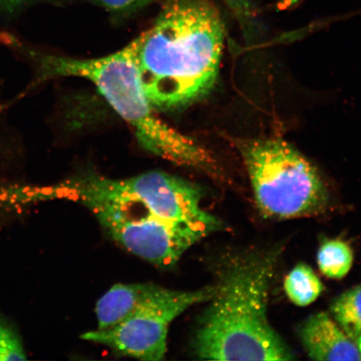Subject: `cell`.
<instances>
[{"label": "cell", "instance_id": "cell-9", "mask_svg": "<svg viewBox=\"0 0 361 361\" xmlns=\"http://www.w3.org/2000/svg\"><path fill=\"white\" fill-rule=\"evenodd\" d=\"M10 102L6 100L0 85V179L4 171L20 165L24 160L25 148L20 135L8 115Z\"/></svg>", "mask_w": 361, "mask_h": 361}, {"label": "cell", "instance_id": "cell-10", "mask_svg": "<svg viewBox=\"0 0 361 361\" xmlns=\"http://www.w3.org/2000/svg\"><path fill=\"white\" fill-rule=\"evenodd\" d=\"M284 290L293 304L304 307L318 299L324 290V286L310 266L300 264L284 281Z\"/></svg>", "mask_w": 361, "mask_h": 361}, {"label": "cell", "instance_id": "cell-16", "mask_svg": "<svg viewBox=\"0 0 361 361\" xmlns=\"http://www.w3.org/2000/svg\"><path fill=\"white\" fill-rule=\"evenodd\" d=\"M243 26H248L254 18L255 11L252 0H223Z\"/></svg>", "mask_w": 361, "mask_h": 361}, {"label": "cell", "instance_id": "cell-13", "mask_svg": "<svg viewBox=\"0 0 361 361\" xmlns=\"http://www.w3.org/2000/svg\"><path fill=\"white\" fill-rule=\"evenodd\" d=\"M25 360L27 352L19 333L0 314V361Z\"/></svg>", "mask_w": 361, "mask_h": 361}, {"label": "cell", "instance_id": "cell-4", "mask_svg": "<svg viewBox=\"0 0 361 361\" xmlns=\"http://www.w3.org/2000/svg\"><path fill=\"white\" fill-rule=\"evenodd\" d=\"M275 261L274 255H252L232 260L221 271L210 305L197 323L192 342L198 358L295 359L267 318Z\"/></svg>", "mask_w": 361, "mask_h": 361}, {"label": "cell", "instance_id": "cell-11", "mask_svg": "<svg viewBox=\"0 0 361 361\" xmlns=\"http://www.w3.org/2000/svg\"><path fill=\"white\" fill-rule=\"evenodd\" d=\"M331 310L338 326L357 344L361 337V284L338 296Z\"/></svg>", "mask_w": 361, "mask_h": 361}, {"label": "cell", "instance_id": "cell-5", "mask_svg": "<svg viewBox=\"0 0 361 361\" xmlns=\"http://www.w3.org/2000/svg\"><path fill=\"white\" fill-rule=\"evenodd\" d=\"M255 202L267 218L290 219L319 215L329 193L317 169L279 138L237 139Z\"/></svg>", "mask_w": 361, "mask_h": 361}, {"label": "cell", "instance_id": "cell-12", "mask_svg": "<svg viewBox=\"0 0 361 361\" xmlns=\"http://www.w3.org/2000/svg\"><path fill=\"white\" fill-rule=\"evenodd\" d=\"M353 261V252L345 242L327 239L319 247L317 263L320 272L327 278H344L350 272Z\"/></svg>", "mask_w": 361, "mask_h": 361}, {"label": "cell", "instance_id": "cell-14", "mask_svg": "<svg viewBox=\"0 0 361 361\" xmlns=\"http://www.w3.org/2000/svg\"><path fill=\"white\" fill-rule=\"evenodd\" d=\"M59 0H0V20L11 21L30 8L42 4H55Z\"/></svg>", "mask_w": 361, "mask_h": 361}, {"label": "cell", "instance_id": "cell-6", "mask_svg": "<svg viewBox=\"0 0 361 361\" xmlns=\"http://www.w3.org/2000/svg\"><path fill=\"white\" fill-rule=\"evenodd\" d=\"M214 291V286L195 291L158 286L123 322L85 333L81 338L105 345L120 355L147 361L164 360L170 324L192 305L209 301Z\"/></svg>", "mask_w": 361, "mask_h": 361}, {"label": "cell", "instance_id": "cell-3", "mask_svg": "<svg viewBox=\"0 0 361 361\" xmlns=\"http://www.w3.org/2000/svg\"><path fill=\"white\" fill-rule=\"evenodd\" d=\"M8 49L32 71L20 94L26 97L49 80L79 78L96 85L117 114L134 130L140 145L173 164L218 177L219 168L209 152L195 140L166 124L155 114L142 87L133 42L109 56L79 59L44 51L20 36Z\"/></svg>", "mask_w": 361, "mask_h": 361}, {"label": "cell", "instance_id": "cell-2", "mask_svg": "<svg viewBox=\"0 0 361 361\" xmlns=\"http://www.w3.org/2000/svg\"><path fill=\"white\" fill-rule=\"evenodd\" d=\"M224 37L222 18L209 0H166L151 28L133 40L142 87L156 111L182 110L211 92Z\"/></svg>", "mask_w": 361, "mask_h": 361}, {"label": "cell", "instance_id": "cell-1", "mask_svg": "<svg viewBox=\"0 0 361 361\" xmlns=\"http://www.w3.org/2000/svg\"><path fill=\"white\" fill-rule=\"evenodd\" d=\"M43 191L47 201L87 207L113 240L161 269L173 267L189 248L223 228L202 209L200 187L161 171L124 179L81 171Z\"/></svg>", "mask_w": 361, "mask_h": 361}, {"label": "cell", "instance_id": "cell-8", "mask_svg": "<svg viewBox=\"0 0 361 361\" xmlns=\"http://www.w3.org/2000/svg\"><path fill=\"white\" fill-rule=\"evenodd\" d=\"M158 286L153 283H118L98 300L96 307L98 329H106L123 322L140 303L152 295Z\"/></svg>", "mask_w": 361, "mask_h": 361}, {"label": "cell", "instance_id": "cell-17", "mask_svg": "<svg viewBox=\"0 0 361 361\" xmlns=\"http://www.w3.org/2000/svg\"><path fill=\"white\" fill-rule=\"evenodd\" d=\"M357 345L361 355V337L359 338V341H357Z\"/></svg>", "mask_w": 361, "mask_h": 361}, {"label": "cell", "instance_id": "cell-7", "mask_svg": "<svg viewBox=\"0 0 361 361\" xmlns=\"http://www.w3.org/2000/svg\"><path fill=\"white\" fill-rule=\"evenodd\" d=\"M300 336L307 354L312 360H361L357 344L327 313L310 316L301 326Z\"/></svg>", "mask_w": 361, "mask_h": 361}, {"label": "cell", "instance_id": "cell-15", "mask_svg": "<svg viewBox=\"0 0 361 361\" xmlns=\"http://www.w3.org/2000/svg\"><path fill=\"white\" fill-rule=\"evenodd\" d=\"M113 13H130L141 11L154 0H87Z\"/></svg>", "mask_w": 361, "mask_h": 361}]
</instances>
